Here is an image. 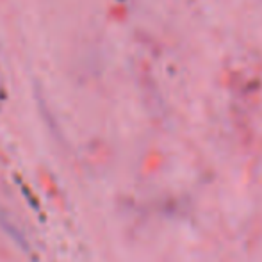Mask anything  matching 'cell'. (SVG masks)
<instances>
[]
</instances>
